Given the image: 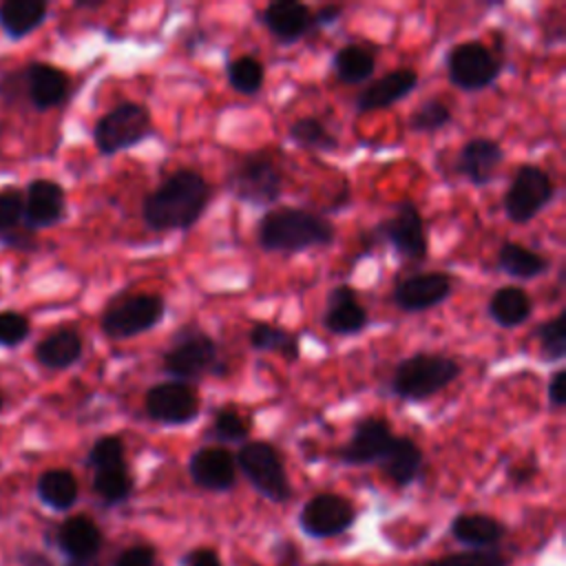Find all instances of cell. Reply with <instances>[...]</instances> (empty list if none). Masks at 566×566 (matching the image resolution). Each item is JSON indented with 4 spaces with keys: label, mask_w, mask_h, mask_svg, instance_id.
<instances>
[{
    "label": "cell",
    "mask_w": 566,
    "mask_h": 566,
    "mask_svg": "<svg viewBox=\"0 0 566 566\" xmlns=\"http://www.w3.org/2000/svg\"><path fill=\"white\" fill-rule=\"evenodd\" d=\"M22 226V190L7 186L0 190V239Z\"/></svg>",
    "instance_id": "cell-42"
},
{
    "label": "cell",
    "mask_w": 566,
    "mask_h": 566,
    "mask_svg": "<svg viewBox=\"0 0 566 566\" xmlns=\"http://www.w3.org/2000/svg\"><path fill=\"white\" fill-rule=\"evenodd\" d=\"M111 566H159L157 551L150 544H133L117 553Z\"/></svg>",
    "instance_id": "cell-43"
},
{
    "label": "cell",
    "mask_w": 566,
    "mask_h": 566,
    "mask_svg": "<svg viewBox=\"0 0 566 566\" xmlns=\"http://www.w3.org/2000/svg\"><path fill=\"white\" fill-rule=\"evenodd\" d=\"M237 471L252 484V489L274 504L292 497V484L279 449L265 440L243 442L234 455Z\"/></svg>",
    "instance_id": "cell-8"
},
{
    "label": "cell",
    "mask_w": 566,
    "mask_h": 566,
    "mask_svg": "<svg viewBox=\"0 0 566 566\" xmlns=\"http://www.w3.org/2000/svg\"><path fill=\"white\" fill-rule=\"evenodd\" d=\"M453 292V279L447 272H418L400 279L391 292V301L402 312H427L442 305Z\"/></svg>",
    "instance_id": "cell-16"
},
{
    "label": "cell",
    "mask_w": 566,
    "mask_h": 566,
    "mask_svg": "<svg viewBox=\"0 0 566 566\" xmlns=\"http://www.w3.org/2000/svg\"><path fill=\"white\" fill-rule=\"evenodd\" d=\"M84 354L82 334L73 327H57L38 340L33 358L40 367L49 371H64L73 367Z\"/></svg>",
    "instance_id": "cell-24"
},
{
    "label": "cell",
    "mask_w": 566,
    "mask_h": 566,
    "mask_svg": "<svg viewBox=\"0 0 566 566\" xmlns=\"http://www.w3.org/2000/svg\"><path fill=\"white\" fill-rule=\"evenodd\" d=\"M66 217L64 188L46 177L31 179L22 190V226L29 232L46 230L62 223Z\"/></svg>",
    "instance_id": "cell-15"
},
{
    "label": "cell",
    "mask_w": 566,
    "mask_h": 566,
    "mask_svg": "<svg viewBox=\"0 0 566 566\" xmlns=\"http://www.w3.org/2000/svg\"><path fill=\"white\" fill-rule=\"evenodd\" d=\"M285 186V175L279 161L268 150H254L243 155L228 172V192L250 206H272Z\"/></svg>",
    "instance_id": "cell-6"
},
{
    "label": "cell",
    "mask_w": 566,
    "mask_h": 566,
    "mask_svg": "<svg viewBox=\"0 0 566 566\" xmlns=\"http://www.w3.org/2000/svg\"><path fill=\"white\" fill-rule=\"evenodd\" d=\"M449 533L469 548H495L504 539L506 526L486 513H460L451 520Z\"/></svg>",
    "instance_id": "cell-26"
},
{
    "label": "cell",
    "mask_w": 566,
    "mask_h": 566,
    "mask_svg": "<svg viewBox=\"0 0 566 566\" xmlns=\"http://www.w3.org/2000/svg\"><path fill=\"white\" fill-rule=\"evenodd\" d=\"M64 566H97V559L95 562H66Z\"/></svg>",
    "instance_id": "cell-51"
},
{
    "label": "cell",
    "mask_w": 566,
    "mask_h": 566,
    "mask_svg": "<svg viewBox=\"0 0 566 566\" xmlns=\"http://www.w3.org/2000/svg\"><path fill=\"white\" fill-rule=\"evenodd\" d=\"M4 411V396H2V391H0V413Z\"/></svg>",
    "instance_id": "cell-52"
},
{
    "label": "cell",
    "mask_w": 566,
    "mask_h": 566,
    "mask_svg": "<svg viewBox=\"0 0 566 566\" xmlns=\"http://www.w3.org/2000/svg\"><path fill=\"white\" fill-rule=\"evenodd\" d=\"M394 431L389 422L380 416H365L354 424L349 440L338 449V458L345 464L363 467L378 464L394 442Z\"/></svg>",
    "instance_id": "cell-17"
},
{
    "label": "cell",
    "mask_w": 566,
    "mask_h": 566,
    "mask_svg": "<svg viewBox=\"0 0 566 566\" xmlns=\"http://www.w3.org/2000/svg\"><path fill=\"white\" fill-rule=\"evenodd\" d=\"M212 197L206 177L192 168L170 172L142 201V219L153 232L190 230Z\"/></svg>",
    "instance_id": "cell-1"
},
{
    "label": "cell",
    "mask_w": 566,
    "mask_h": 566,
    "mask_svg": "<svg viewBox=\"0 0 566 566\" xmlns=\"http://www.w3.org/2000/svg\"><path fill=\"white\" fill-rule=\"evenodd\" d=\"M340 13L343 9L338 4H325L321 7L316 13H312V22H314V29L318 27H332L340 20Z\"/></svg>",
    "instance_id": "cell-47"
},
{
    "label": "cell",
    "mask_w": 566,
    "mask_h": 566,
    "mask_svg": "<svg viewBox=\"0 0 566 566\" xmlns=\"http://www.w3.org/2000/svg\"><path fill=\"white\" fill-rule=\"evenodd\" d=\"M504 161V148L493 137L469 139L455 159V170L471 186H486L493 181L497 168Z\"/></svg>",
    "instance_id": "cell-20"
},
{
    "label": "cell",
    "mask_w": 566,
    "mask_h": 566,
    "mask_svg": "<svg viewBox=\"0 0 566 566\" xmlns=\"http://www.w3.org/2000/svg\"><path fill=\"white\" fill-rule=\"evenodd\" d=\"M248 343L256 352H276L285 360L294 363L301 356L298 336L285 327L272 323H254L248 332Z\"/></svg>",
    "instance_id": "cell-32"
},
{
    "label": "cell",
    "mask_w": 566,
    "mask_h": 566,
    "mask_svg": "<svg viewBox=\"0 0 566 566\" xmlns=\"http://www.w3.org/2000/svg\"><path fill=\"white\" fill-rule=\"evenodd\" d=\"M462 374V365L438 352H416L409 358H402L389 380L394 396L422 402L447 389Z\"/></svg>",
    "instance_id": "cell-3"
},
{
    "label": "cell",
    "mask_w": 566,
    "mask_h": 566,
    "mask_svg": "<svg viewBox=\"0 0 566 566\" xmlns=\"http://www.w3.org/2000/svg\"><path fill=\"white\" fill-rule=\"evenodd\" d=\"M35 493L38 500L51 511H69L80 497V484L73 471L53 467L38 475Z\"/></svg>",
    "instance_id": "cell-29"
},
{
    "label": "cell",
    "mask_w": 566,
    "mask_h": 566,
    "mask_svg": "<svg viewBox=\"0 0 566 566\" xmlns=\"http://www.w3.org/2000/svg\"><path fill=\"white\" fill-rule=\"evenodd\" d=\"M356 506L345 495L325 491L312 495L303 504L298 513V526L314 539H329L349 531L356 522Z\"/></svg>",
    "instance_id": "cell-14"
},
{
    "label": "cell",
    "mask_w": 566,
    "mask_h": 566,
    "mask_svg": "<svg viewBox=\"0 0 566 566\" xmlns=\"http://www.w3.org/2000/svg\"><path fill=\"white\" fill-rule=\"evenodd\" d=\"M418 84V73L409 66L394 69L385 73L378 80H371L354 102L356 113H371V111H382L394 106L396 102L405 99Z\"/></svg>",
    "instance_id": "cell-22"
},
{
    "label": "cell",
    "mask_w": 566,
    "mask_h": 566,
    "mask_svg": "<svg viewBox=\"0 0 566 566\" xmlns=\"http://www.w3.org/2000/svg\"><path fill=\"white\" fill-rule=\"evenodd\" d=\"M334 239V223L325 214L296 206L272 208L256 223V243L265 252L298 254L312 248H325Z\"/></svg>",
    "instance_id": "cell-2"
},
{
    "label": "cell",
    "mask_w": 566,
    "mask_h": 566,
    "mask_svg": "<svg viewBox=\"0 0 566 566\" xmlns=\"http://www.w3.org/2000/svg\"><path fill=\"white\" fill-rule=\"evenodd\" d=\"M451 106L440 97L424 99L407 119V128L413 133H436L451 122Z\"/></svg>",
    "instance_id": "cell-38"
},
{
    "label": "cell",
    "mask_w": 566,
    "mask_h": 566,
    "mask_svg": "<svg viewBox=\"0 0 566 566\" xmlns=\"http://www.w3.org/2000/svg\"><path fill=\"white\" fill-rule=\"evenodd\" d=\"M18 564L20 566H55L53 559L46 553L33 551V548L31 551H22L20 557H18Z\"/></svg>",
    "instance_id": "cell-48"
},
{
    "label": "cell",
    "mask_w": 566,
    "mask_h": 566,
    "mask_svg": "<svg viewBox=\"0 0 566 566\" xmlns=\"http://www.w3.org/2000/svg\"><path fill=\"white\" fill-rule=\"evenodd\" d=\"M444 64L449 82L467 93L491 86L502 73L500 57L478 40L453 44L447 53Z\"/></svg>",
    "instance_id": "cell-11"
},
{
    "label": "cell",
    "mask_w": 566,
    "mask_h": 566,
    "mask_svg": "<svg viewBox=\"0 0 566 566\" xmlns=\"http://www.w3.org/2000/svg\"><path fill=\"white\" fill-rule=\"evenodd\" d=\"M497 268L513 279L531 281L546 274L551 263L546 256L517 241H504L497 250Z\"/></svg>",
    "instance_id": "cell-30"
},
{
    "label": "cell",
    "mask_w": 566,
    "mask_h": 566,
    "mask_svg": "<svg viewBox=\"0 0 566 566\" xmlns=\"http://www.w3.org/2000/svg\"><path fill=\"white\" fill-rule=\"evenodd\" d=\"M546 398L553 409H562L566 405V369L553 371L546 387Z\"/></svg>",
    "instance_id": "cell-45"
},
{
    "label": "cell",
    "mask_w": 566,
    "mask_h": 566,
    "mask_svg": "<svg viewBox=\"0 0 566 566\" xmlns=\"http://www.w3.org/2000/svg\"><path fill=\"white\" fill-rule=\"evenodd\" d=\"M250 431H252L250 420H245V416L234 405L219 407L208 429V433L217 442H245Z\"/></svg>",
    "instance_id": "cell-37"
},
{
    "label": "cell",
    "mask_w": 566,
    "mask_h": 566,
    "mask_svg": "<svg viewBox=\"0 0 566 566\" xmlns=\"http://www.w3.org/2000/svg\"><path fill=\"white\" fill-rule=\"evenodd\" d=\"M314 566H327V564H314Z\"/></svg>",
    "instance_id": "cell-53"
},
{
    "label": "cell",
    "mask_w": 566,
    "mask_h": 566,
    "mask_svg": "<svg viewBox=\"0 0 566 566\" xmlns=\"http://www.w3.org/2000/svg\"><path fill=\"white\" fill-rule=\"evenodd\" d=\"M31 334V318L18 310H0V347H18Z\"/></svg>",
    "instance_id": "cell-41"
},
{
    "label": "cell",
    "mask_w": 566,
    "mask_h": 566,
    "mask_svg": "<svg viewBox=\"0 0 566 566\" xmlns=\"http://www.w3.org/2000/svg\"><path fill=\"white\" fill-rule=\"evenodd\" d=\"M71 80L64 69L49 62H29L0 75V99L4 104L29 102L35 111H51L69 97Z\"/></svg>",
    "instance_id": "cell-4"
},
{
    "label": "cell",
    "mask_w": 566,
    "mask_h": 566,
    "mask_svg": "<svg viewBox=\"0 0 566 566\" xmlns=\"http://www.w3.org/2000/svg\"><path fill=\"white\" fill-rule=\"evenodd\" d=\"M117 464H126V447L124 440L119 436L106 433L99 436L88 453H86V467H91L93 471L97 469H106V467H117Z\"/></svg>",
    "instance_id": "cell-40"
},
{
    "label": "cell",
    "mask_w": 566,
    "mask_h": 566,
    "mask_svg": "<svg viewBox=\"0 0 566 566\" xmlns=\"http://www.w3.org/2000/svg\"><path fill=\"white\" fill-rule=\"evenodd\" d=\"M0 243H2L4 248H11V250H24V252L35 250V245H38L35 234H33V232H29L27 228H18V230H13V232L4 234V237L0 239Z\"/></svg>",
    "instance_id": "cell-46"
},
{
    "label": "cell",
    "mask_w": 566,
    "mask_h": 566,
    "mask_svg": "<svg viewBox=\"0 0 566 566\" xmlns=\"http://www.w3.org/2000/svg\"><path fill=\"white\" fill-rule=\"evenodd\" d=\"M290 139L307 150H318V153H332L338 148V139L329 133V128L323 124L318 117H301L290 124L287 130Z\"/></svg>",
    "instance_id": "cell-34"
},
{
    "label": "cell",
    "mask_w": 566,
    "mask_h": 566,
    "mask_svg": "<svg viewBox=\"0 0 566 566\" xmlns=\"http://www.w3.org/2000/svg\"><path fill=\"white\" fill-rule=\"evenodd\" d=\"M179 566H223L221 564V557L214 548H208V546H199V548H190Z\"/></svg>",
    "instance_id": "cell-44"
},
{
    "label": "cell",
    "mask_w": 566,
    "mask_h": 566,
    "mask_svg": "<svg viewBox=\"0 0 566 566\" xmlns=\"http://www.w3.org/2000/svg\"><path fill=\"white\" fill-rule=\"evenodd\" d=\"M201 411L199 391L184 380H164L146 389L144 413L164 427H181L192 422Z\"/></svg>",
    "instance_id": "cell-12"
},
{
    "label": "cell",
    "mask_w": 566,
    "mask_h": 566,
    "mask_svg": "<svg viewBox=\"0 0 566 566\" xmlns=\"http://www.w3.org/2000/svg\"><path fill=\"white\" fill-rule=\"evenodd\" d=\"M535 464L533 462H524V464H515V467H511V471H509V478H511V482L513 484H526V482H531L533 480V475H535Z\"/></svg>",
    "instance_id": "cell-49"
},
{
    "label": "cell",
    "mask_w": 566,
    "mask_h": 566,
    "mask_svg": "<svg viewBox=\"0 0 566 566\" xmlns=\"http://www.w3.org/2000/svg\"><path fill=\"white\" fill-rule=\"evenodd\" d=\"M539 358L544 363H559L566 356V312L562 310L553 318L544 321L535 329Z\"/></svg>",
    "instance_id": "cell-36"
},
{
    "label": "cell",
    "mask_w": 566,
    "mask_h": 566,
    "mask_svg": "<svg viewBox=\"0 0 566 566\" xmlns=\"http://www.w3.org/2000/svg\"><path fill=\"white\" fill-rule=\"evenodd\" d=\"M44 0H0V29L9 40H24L46 22Z\"/></svg>",
    "instance_id": "cell-27"
},
{
    "label": "cell",
    "mask_w": 566,
    "mask_h": 566,
    "mask_svg": "<svg viewBox=\"0 0 566 566\" xmlns=\"http://www.w3.org/2000/svg\"><path fill=\"white\" fill-rule=\"evenodd\" d=\"M93 493L104 506H117L124 504L135 489V480L130 475L128 464H117V467H106L93 471Z\"/></svg>",
    "instance_id": "cell-33"
},
{
    "label": "cell",
    "mask_w": 566,
    "mask_h": 566,
    "mask_svg": "<svg viewBox=\"0 0 566 566\" xmlns=\"http://www.w3.org/2000/svg\"><path fill=\"white\" fill-rule=\"evenodd\" d=\"M226 80L232 91L241 95H254L263 86L265 69L254 55H239L232 62H228Z\"/></svg>",
    "instance_id": "cell-35"
},
{
    "label": "cell",
    "mask_w": 566,
    "mask_h": 566,
    "mask_svg": "<svg viewBox=\"0 0 566 566\" xmlns=\"http://www.w3.org/2000/svg\"><path fill=\"white\" fill-rule=\"evenodd\" d=\"M422 566H511V559L495 548H469L440 555Z\"/></svg>",
    "instance_id": "cell-39"
},
{
    "label": "cell",
    "mask_w": 566,
    "mask_h": 566,
    "mask_svg": "<svg viewBox=\"0 0 566 566\" xmlns=\"http://www.w3.org/2000/svg\"><path fill=\"white\" fill-rule=\"evenodd\" d=\"M188 475L192 484L203 491H230L237 482L234 455L219 444L199 447L188 460Z\"/></svg>",
    "instance_id": "cell-18"
},
{
    "label": "cell",
    "mask_w": 566,
    "mask_h": 566,
    "mask_svg": "<svg viewBox=\"0 0 566 566\" xmlns=\"http://www.w3.org/2000/svg\"><path fill=\"white\" fill-rule=\"evenodd\" d=\"M261 22L281 44H294L314 31L312 11L296 0H274L261 11Z\"/></svg>",
    "instance_id": "cell-23"
},
{
    "label": "cell",
    "mask_w": 566,
    "mask_h": 566,
    "mask_svg": "<svg viewBox=\"0 0 566 566\" xmlns=\"http://www.w3.org/2000/svg\"><path fill=\"white\" fill-rule=\"evenodd\" d=\"M555 192L557 188L544 168L522 164L509 181L502 206L509 221L528 223L555 199Z\"/></svg>",
    "instance_id": "cell-10"
},
{
    "label": "cell",
    "mask_w": 566,
    "mask_h": 566,
    "mask_svg": "<svg viewBox=\"0 0 566 566\" xmlns=\"http://www.w3.org/2000/svg\"><path fill=\"white\" fill-rule=\"evenodd\" d=\"M374 232L382 237L398 256L407 261H424L429 254V237L424 219L418 210V206L409 199H402L394 214L382 219Z\"/></svg>",
    "instance_id": "cell-13"
},
{
    "label": "cell",
    "mask_w": 566,
    "mask_h": 566,
    "mask_svg": "<svg viewBox=\"0 0 566 566\" xmlns=\"http://www.w3.org/2000/svg\"><path fill=\"white\" fill-rule=\"evenodd\" d=\"M376 71V57L358 44L340 46L332 57V73L343 84H363Z\"/></svg>",
    "instance_id": "cell-31"
},
{
    "label": "cell",
    "mask_w": 566,
    "mask_h": 566,
    "mask_svg": "<svg viewBox=\"0 0 566 566\" xmlns=\"http://www.w3.org/2000/svg\"><path fill=\"white\" fill-rule=\"evenodd\" d=\"M323 325L336 336H352L369 325V314L358 301V292L352 285L340 283L329 290L327 307L323 312Z\"/></svg>",
    "instance_id": "cell-21"
},
{
    "label": "cell",
    "mask_w": 566,
    "mask_h": 566,
    "mask_svg": "<svg viewBox=\"0 0 566 566\" xmlns=\"http://www.w3.org/2000/svg\"><path fill=\"white\" fill-rule=\"evenodd\" d=\"M55 544L66 562H95L104 546V533L93 517L77 513L57 524Z\"/></svg>",
    "instance_id": "cell-19"
},
{
    "label": "cell",
    "mask_w": 566,
    "mask_h": 566,
    "mask_svg": "<svg viewBox=\"0 0 566 566\" xmlns=\"http://www.w3.org/2000/svg\"><path fill=\"white\" fill-rule=\"evenodd\" d=\"M75 7H80V9H97V7H102V2H75Z\"/></svg>",
    "instance_id": "cell-50"
},
{
    "label": "cell",
    "mask_w": 566,
    "mask_h": 566,
    "mask_svg": "<svg viewBox=\"0 0 566 566\" xmlns=\"http://www.w3.org/2000/svg\"><path fill=\"white\" fill-rule=\"evenodd\" d=\"M161 369L172 376V380H195L206 374L226 376L228 365L221 358L217 340L203 332L199 325L188 323L179 327L164 352Z\"/></svg>",
    "instance_id": "cell-5"
},
{
    "label": "cell",
    "mask_w": 566,
    "mask_h": 566,
    "mask_svg": "<svg viewBox=\"0 0 566 566\" xmlns=\"http://www.w3.org/2000/svg\"><path fill=\"white\" fill-rule=\"evenodd\" d=\"M155 135L150 111L142 102H119L106 111L93 126V144L99 155L113 157L135 148Z\"/></svg>",
    "instance_id": "cell-7"
},
{
    "label": "cell",
    "mask_w": 566,
    "mask_h": 566,
    "mask_svg": "<svg viewBox=\"0 0 566 566\" xmlns=\"http://www.w3.org/2000/svg\"><path fill=\"white\" fill-rule=\"evenodd\" d=\"M489 316L500 327H517L526 323L533 314V298L524 287L517 285H504L497 287L489 298Z\"/></svg>",
    "instance_id": "cell-28"
},
{
    "label": "cell",
    "mask_w": 566,
    "mask_h": 566,
    "mask_svg": "<svg viewBox=\"0 0 566 566\" xmlns=\"http://www.w3.org/2000/svg\"><path fill=\"white\" fill-rule=\"evenodd\" d=\"M166 301L157 294H124L113 298L102 316L99 329L111 340H126L150 332L164 321Z\"/></svg>",
    "instance_id": "cell-9"
},
{
    "label": "cell",
    "mask_w": 566,
    "mask_h": 566,
    "mask_svg": "<svg viewBox=\"0 0 566 566\" xmlns=\"http://www.w3.org/2000/svg\"><path fill=\"white\" fill-rule=\"evenodd\" d=\"M424 464V453L418 447L416 440L409 436H394L391 447L378 462L387 480H391L396 486H409L418 480Z\"/></svg>",
    "instance_id": "cell-25"
}]
</instances>
